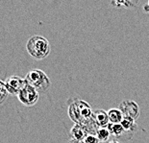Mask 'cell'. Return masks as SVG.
Returning a JSON list of instances; mask_svg holds the SVG:
<instances>
[{
	"label": "cell",
	"mask_w": 149,
	"mask_h": 143,
	"mask_svg": "<svg viewBox=\"0 0 149 143\" xmlns=\"http://www.w3.org/2000/svg\"><path fill=\"white\" fill-rule=\"evenodd\" d=\"M27 52L36 60L45 59L50 53V43L42 36H33L26 43Z\"/></svg>",
	"instance_id": "6da1fadb"
},
{
	"label": "cell",
	"mask_w": 149,
	"mask_h": 143,
	"mask_svg": "<svg viewBox=\"0 0 149 143\" xmlns=\"http://www.w3.org/2000/svg\"><path fill=\"white\" fill-rule=\"evenodd\" d=\"M90 104L84 100H75L68 107V115L75 124H83L93 117Z\"/></svg>",
	"instance_id": "7a4b0ae2"
},
{
	"label": "cell",
	"mask_w": 149,
	"mask_h": 143,
	"mask_svg": "<svg viewBox=\"0 0 149 143\" xmlns=\"http://www.w3.org/2000/svg\"><path fill=\"white\" fill-rule=\"evenodd\" d=\"M24 79L28 85H32L38 91H45L51 84L46 73L40 69H33L29 71Z\"/></svg>",
	"instance_id": "3957f363"
},
{
	"label": "cell",
	"mask_w": 149,
	"mask_h": 143,
	"mask_svg": "<svg viewBox=\"0 0 149 143\" xmlns=\"http://www.w3.org/2000/svg\"><path fill=\"white\" fill-rule=\"evenodd\" d=\"M17 98L20 102L27 107H32L39 101L40 94L36 88L32 85H28L27 83L24 85V87L21 88V90L18 92Z\"/></svg>",
	"instance_id": "277c9868"
},
{
	"label": "cell",
	"mask_w": 149,
	"mask_h": 143,
	"mask_svg": "<svg viewBox=\"0 0 149 143\" xmlns=\"http://www.w3.org/2000/svg\"><path fill=\"white\" fill-rule=\"evenodd\" d=\"M118 109L124 117H129L136 120L139 116V107L135 101L124 100L119 104Z\"/></svg>",
	"instance_id": "5b68a950"
},
{
	"label": "cell",
	"mask_w": 149,
	"mask_h": 143,
	"mask_svg": "<svg viewBox=\"0 0 149 143\" xmlns=\"http://www.w3.org/2000/svg\"><path fill=\"white\" fill-rule=\"evenodd\" d=\"M5 87L7 90L8 93L10 94H18V92L21 90V88L24 87V85L26 84L25 79L20 78L18 76H10L4 81Z\"/></svg>",
	"instance_id": "8992f818"
},
{
	"label": "cell",
	"mask_w": 149,
	"mask_h": 143,
	"mask_svg": "<svg viewBox=\"0 0 149 143\" xmlns=\"http://www.w3.org/2000/svg\"><path fill=\"white\" fill-rule=\"evenodd\" d=\"M93 118L99 128H107L109 124L108 112L104 110H96L93 112Z\"/></svg>",
	"instance_id": "52a82bcc"
},
{
	"label": "cell",
	"mask_w": 149,
	"mask_h": 143,
	"mask_svg": "<svg viewBox=\"0 0 149 143\" xmlns=\"http://www.w3.org/2000/svg\"><path fill=\"white\" fill-rule=\"evenodd\" d=\"M70 135L72 137L71 139L83 141L86 138V136L88 135V133L83 126L80 125V124H75L70 130Z\"/></svg>",
	"instance_id": "ba28073f"
},
{
	"label": "cell",
	"mask_w": 149,
	"mask_h": 143,
	"mask_svg": "<svg viewBox=\"0 0 149 143\" xmlns=\"http://www.w3.org/2000/svg\"><path fill=\"white\" fill-rule=\"evenodd\" d=\"M107 129L109 130L111 135L116 136L117 138H122L123 135L126 133L124 128L122 127L121 123H109L107 126Z\"/></svg>",
	"instance_id": "9c48e42d"
},
{
	"label": "cell",
	"mask_w": 149,
	"mask_h": 143,
	"mask_svg": "<svg viewBox=\"0 0 149 143\" xmlns=\"http://www.w3.org/2000/svg\"><path fill=\"white\" fill-rule=\"evenodd\" d=\"M123 117L124 116L119 109H111L108 112V118L110 123H121Z\"/></svg>",
	"instance_id": "30bf717a"
},
{
	"label": "cell",
	"mask_w": 149,
	"mask_h": 143,
	"mask_svg": "<svg viewBox=\"0 0 149 143\" xmlns=\"http://www.w3.org/2000/svg\"><path fill=\"white\" fill-rule=\"evenodd\" d=\"M121 125L124 128L125 132H130V133H134L137 131L138 126L136 124V121L134 119L129 118V117H123Z\"/></svg>",
	"instance_id": "8fae6325"
},
{
	"label": "cell",
	"mask_w": 149,
	"mask_h": 143,
	"mask_svg": "<svg viewBox=\"0 0 149 143\" xmlns=\"http://www.w3.org/2000/svg\"><path fill=\"white\" fill-rule=\"evenodd\" d=\"M138 2L139 0H113V5L117 8H132L135 7Z\"/></svg>",
	"instance_id": "7c38bea8"
},
{
	"label": "cell",
	"mask_w": 149,
	"mask_h": 143,
	"mask_svg": "<svg viewBox=\"0 0 149 143\" xmlns=\"http://www.w3.org/2000/svg\"><path fill=\"white\" fill-rule=\"evenodd\" d=\"M111 133L109 132V130L107 128H99L96 132V136L99 139L100 143L101 142H107L109 140Z\"/></svg>",
	"instance_id": "4fadbf2b"
},
{
	"label": "cell",
	"mask_w": 149,
	"mask_h": 143,
	"mask_svg": "<svg viewBox=\"0 0 149 143\" xmlns=\"http://www.w3.org/2000/svg\"><path fill=\"white\" fill-rule=\"evenodd\" d=\"M7 95H8V91L6 90L5 83L0 80V105L5 101Z\"/></svg>",
	"instance_id": "5bb4252c"
},
{
	"label": "cell",
	"mask_w": 149,
	"mask_h": 143,
	"mask_svg": "<svg viewBox=\"0 0 149 143\" xmlns=\"http://www.w3.org/2000/svg\"><path fill=\"white\" fill-rule=\"evenodd\" d=\"M83 141H84V143H100L99 139H98L97 136L94 135H88Z\"/></svg>",
	"instance_id": "9a60e30c"
},
{
	"label": "cell",
	"mask_w": 149,
	"mask_h": 143,
	"mask_svg": "<svg viewBox=\"0 0 149 143\" xmlns=\"http://www.w3.org/2000/svg\"><path fill=\"white\" fill-rule=\"evenodd\" d=\"M68 143H84V141H80V140H75V139H70Z\"/></svg>",
	"instance_id": "2e32d148"
},
{
	"label": "cell",
	"mask_w": 149,
	"mask_h": 143,
	"mask_svg": "<svg viewBox=\"0 0 149 143\" xmlns=\"http://www.w3.org/2000/svg\"><path fill=\"white\" fill-rule=\"evenodd\" d=\"M143 10H144V12H149V0H148V3L146 5L144 6V8H143Z\"/></svg>",
	"instance_id": "e0dca14e"
},
{
	"label": "cell",
	"mask_w": 149,
	"mask_h": 143,
	"mask_svg": "<svg viewBox=\"0 0 149 143\" xmlns=\"http://www.w3.org/2000/svg\"><path fill=\"white\" fill-rule=\"evenodd\" d=\"M109 143H120V142L117 141V140H112V141H110Z\"/></svg>",
	"instance_id": "ac0fdd59"
}]
</instances>
